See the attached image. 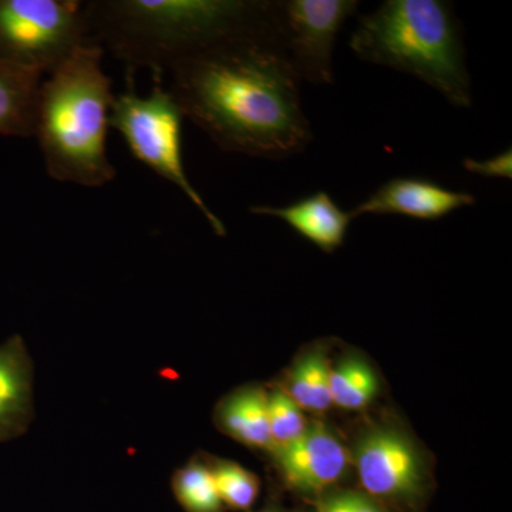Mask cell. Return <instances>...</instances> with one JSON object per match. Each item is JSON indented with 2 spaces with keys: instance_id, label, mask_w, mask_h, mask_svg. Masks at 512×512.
Listing matches in <instances>:
<instances>
[{
  "instance_id": "6da1fadb",
  "label": "cell",
  "mask_w": 512,
  "mask_h": 512,
  "mask_svg": "<svg viewBox=\"0 0 512 512\" xmlns=\"http://www.w3.org/2000/svg\"><path fill=\"white\" fill-rule=\"evenodd\" d=\"M167 73L184 116L227 153L278 161L312 143L301 80L276 33L229 40Z\"/></svg>"
},
{
  "instance_id": "7a4b0ae2",
  "label": "cell",
  "mask_w": 512,
  "mask_h": 512,
  "mask_svg": "<svg viewBox=\"0 0 512 512\" xmlns=\"http://www.w3.org/2000/svg\"><path fill=\"white\" fill-rule=\"evenodd\" d=\"M90 40L154 79L180 60L241 39L276 33L272 0H94L84 3Z\"/></svg>"
},
{
  "instance_id": "3957f363",
  "label": "cell",
  "mask_w": 512,
  "mask_h": 512,
  "mask_svg": "<svg viewBox=\"0 0 512 512\" xmlns=\"http://www.w3.org/2000/svg\"><path fill=\"white\" fill-rule=\"evenodd\" d=\"M104 50L80 46L40 86L35 136L53 180L103 187L116 177L107 153L113 84L101 67Z\"/></svg>"
},
{
  "instance_id": "277c9868",
  "label": "cell",
  "mask_w": 512,
  "mask_h": 512,
  "mask_svg": "<svg viewBox=\"0 0 512 512\" xmlns=\"http://www.w3.org/2000/svg\"><path fill=\"white\" fill-rule=\"evenodd\" d=\"M349 47L363 62L410 74L453 106L473 104L463 28L446 0H384L360 16Z\"/></svg>"
},
{
  "instance_id": "5b68a950",
  "label": "cell",
  "mask_w": 512,
  "mask_h": 512,
  "mask_svg": "<svg viewBox=\"0 0 512 512\" xmlns=\"http://www.w3.org/2000/svg\"><path fill=\"white\" fill-rule=\"evenodd\" d=\"M184 113L163 80L154 79L147 96H138L133 76H127L126 92L114 97L110 127L126 141L131 156L174 184L204 215L220 237L227 235L224 222L202 200L200 192L188 180L183 161Z\"/></svg>"
},
{
  "instance_id": "8992f818",
  "label": "cell",
  "mask_w": 512,
  "mask_h": 512,
  "mask_svg": "<svg viewBox=\"0 0 512 512\" xmlns=\"http://www.w3.org/2000/svg\"><path fill=\"white\" fill-rule=\"evenodd\" d=\"M90 42L82 2L0 0V57L6 62L43 76Z\"/></svg>"
},
{
  "instance_id": "52a82bcc",
  "label": "cell",
  "mask_w": 512,
  "mask_h": 512,
  "mask_svg": "<svg viewBox=\"0 0 512 512\" xmlns=\"http://www.w3.org/2000/svg\"><path fill=\"white\" fill-rule=\"evenodd\" d=\"M357 0H272L279 45L293 72L315 86L333 84V49Z\"/></svg>"
},
{
  "instance_id": "ba28073f",
  "label": "cell",
  "mask_w": 512,
  "mask_h": 512,
  "mask_svg": "<svg viewBox=\"0 0 512 512\" xmlns=\"http://www.w3.org/2000/svg\"><path fill=\"white\" fill-rule=\"evenodd\" d=\"M355 464L363 493L379 503L412 504L423 493L419 451L409 437L393 427L367 431L357 443Z\"/></svg>"
},
{
  "instance_id": "9c48e42d",
  "label": "cell",
  "mask_w": 512,
  "mask_h": 512,
  "mask_svg": "<svg viewBox=\"0 0 512 512\" xmlns=\"http://www.w3.org/2000/svg\"><path fill=\"white\" fill-rule=\"evenodd\" d=\"M286 485L305 494H319L345 477L350 458L336 434L323 423L308 429L289 446L275 450Z\"/></svg>"
},
{
  "instance_id": "30bf717a",
  "label": "cell",
  "mask_w": 512,
  "mask_h": 512,
  "mask_svg": "<svg viewBox=\"0 0 512 512\" xmlns=\"http://www.w3.org/2000/svg\"><path fill=\"white\" fill-rule=\"evenodd\" d=\"M476 204L470 192L451 190L426 177H394L380 185L350 211L362 215H402L420 221H437L460 208Z\"/></svg>"
},
{
  "instance_id": "8fae6325",
  "label": "cell",
  "mask_w": 512,
  "mask_h": 512,
  "mask_svg": "<svg viewBox=\"0 0 512 512\" xmlns=\"http://www.w3.org/2000/svg\"><path fill=\"white\" fill-rule=\"evenodd\" d=\"M249 211L255 215L279 218L326 254H333L345 244L353 221L350 211L342 210L326 191L299 198L285 207L256 205Z\"/></svg>"
},
{
  "instance_id": "7c38bea8",
  "label": "cell",
  "mask_w": 512,
  "mask_h": 512,
  "mask_svg": "<svg viewBox=\"0 0 512 512\" xmlns=\"http://www.w3.org/2000/svg\"><path fill=\"white\" fill-rule=\"evenodd\" d=\"M40 86L42 74L0 57V136H33Z\"/></svg>"
},
{
  "instance_id": "4fadbf2b",
  "label": "cell",
  "mask_w": 512,
  "mask_h": 512,
  "mask_svg": "<svg viewBox=\"0 0 512 512\" xmlns=\"http://www.w3.org/2000/svg\"><path fill=\"white\" fill-rule=\"evenodd\" d=\"M218 423L232 439L255 448L274 450L268 419V393L259 387L238 390L218 407Z\"/></svg>"
},
{
  "instance_id": "5bb4252c",
  "label": "cell",
  "mask_w": 512,
  "mask_h": 512,
  "mask_svg": "<svg viewBox=\"0 0 512 512\" xmlns=\"http://www.w3.org/2000/svg\"><path fill=\"white\" fill-rule=\"evenodd\" d=\"M30 399V372L18 339L0 348V433L26 414Z\"/></svg>"
},
{
  "instance_id": "9a60e30c",
  "label": "cell",
  "mask_w": 512,
  "mask_h": 512,
  "mask_svg": "<svg viewBox=\"0 0 512 512\" xmlns=\"http://www.w3.org/2000/svg\"><path fill=\"white\" fill-rule=\"evenodd\" d=\"M330 370L332 367L325 350H311L292 367L285 393L301 410L326 412L332 406Z\"/></svg>"
},
{
  "instance_id": "2e32d148",
  "label": "cell",
  "mask_w": 512,
  "mask_h": 512,
  "mask_svg": "<svg viewBox=\"0 0 512 512\" xmlns=\"http://www.w3.org/2000/svg\"><path fill=\"white\" fill-rule=\"evenodd\" d=\"M376 394V375L365 360L348 357L330 370L332 404L340 409H365L375 399Z\"/></svg>"
},
{
  "instance_id": "e0dca14e",
  "label": "cell",
  "mask_w": 512,
  "mask_h": 512,
  "mask_svg": "<svg viewBox=\"0 0 512 512\" xmlns=\"http://www.w3.org/2000/svg\"><path fill=\"white\" fill-rule=\"evenodd\" d=\"M174 491L178 501L188 512H221L222 503L215 487L210 467L188 464L174 478Z\"/></svg>"
},
{
  "instance_id": "ac0fdd59",
  "label": "cell",
  "mask_w": 512,
  "mask_h": 512,
  "mask_svg": "<svg viewBox=\"0 0 512 512\" xmlns=\"http://www.w3.org/2000/svg\"><path fill=\"white\" fill-rule=\"evenodd\" d=\"M211 471L222 505L237 511H247L254 505L259 494L254 473L232 461H221Z\"/></svg>"
},
{
  "instance_id": "d6986e66",
  "label": "cell",
  "mask_w": 512,
  "mask_h": 512,
  "mask_svg": "<svg viewBox=\"0 0 512 512\" xmlns=\"http://www.w3.org/2000/svg\"><path fill=\"white\" fill-rule=\"evenodd\" d=\"M268 419L274 451L289 446L308 429L302 410L293 403L284 389L268 393Z\"/></svg>"
},
{
  "instance_id": "ffe728a7",
  "label": "cell",
  "mask_w": 512,
  "mask_h": 512,
  "mask_svg": "<svg viewBox=\"0 0 512 512\" xmlns=\"http://www.w3.org/2000/svg\"><path fill=\"white\" fill-rule=\"evenodd\" d=\"M313 512H386L382 504L360 491H333L315 504Z\"/></svg>"
},
{
  "instance_id": "44dd1931",
  "label": "cell",
  "mask_w": 512,
  "mask_h": 512,
  "mask_svg": "<svg viewBox=\"0 0 512 512\" xmlns=\"http://www.w3.org/2000/svg\"><path fill=\"white\" fill-rule=\"evenodd\" d=\"M463 167L466 168L468 173L477 174L480 175V177L512 180L511 148L484 161L466 158V160L463 161Z\"/></svg>"
},
{
  "instance_id": "7402d4cb",
  "label": "cell",
  "mask_w": 512,
  "mask_h": 512,
  "mask_svg": "<svg viewBox=\"0 0 512 512\" xmlns=\"http://www.w3.org/2000/svg\"><path fill=\"white\" fill-rule=\"evenodd\" d=\"M259 512H281V511H279L278 508L268 507V508H265V510H262Z\"/></svg>"
}]
</instances>
